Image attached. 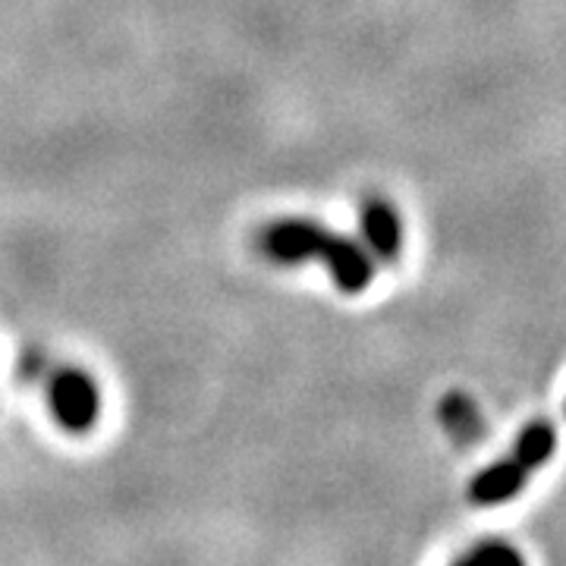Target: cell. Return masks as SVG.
Listing matches in <instances>:
<instances>
[{"mask_svg":"<svg viewBox=\"0 0 566 566\" xmlns=\"http://www.w3.org/2000/svg\"><path fill=\"white\" fill-rule=\"evenodd\" d=\"M557 453V428L545 419H535L528 422L516 441L513 450L488 463L482 472L472 475V482L465 488V497L469 504L475 506H501L516 501L526 485L532 482V475L542 469V465Z\"/></svg>","mask_w":566,"mask_h":566,"instance_id":"cell-2","label":"cell"},{"mask_svg":"<svg viewBox=\"0 0 566 566\" xmlns=\"http://www.w3.org/2000/svg\"><path fill=\"white\" fill-rule=\"evenodd\" d=\"M359 230L363 245L375 255V262H397L403 255L406 227L400 211L381 196H368L359 205Z\"/></svg>","mask_w":566,"mask_h":566,"instance_id":"cell-4","label":"cell"},{"mask_svg":"<svg viewBox=\"0 0 566 566\" xmlns=\"http://www.w3.org/2000/svg\"><path fill=\"white\" fill-rule=\"evenodd\" d=\"M460 566H523V554L510 542L501 538H485L479 545H472L465 554L457 557Z\"/></svg>","mask_w":566,"mask_h":566,"instance_id":"cell-6","label":"cell"},{"mask_svg":"<svg viewBox=\"0 0 566 566\" xmlns=\"http://www.w3.org/2000/svg\"><path fill=\"white\" fill-rule=\"evenodd\" d=\"M51 419L70 434H85L102 419V387L82 368H57L48 378Z\"/></svg>","mask_w":566,"mask_h":566,"instance_id":"cell-3","label":"cell"},{"mask_svg":"<svg viewBox=\"0 0 566 566\" xmlns=\"http://www.w3.org/2000/svg\"><path fill=\"white\" fill-rule=\"evenodd\" d=\"M438 419H441V428L460 447L482 444V438L488 434L482 409L463 390H450L444 400L438 403Z\"/></svg>","mask_w":566,"mask_h":566,"instance_id":"cell-5","label":"cell"},{"mask_svg":"<svg viewBox=\"0 0 566 566\" xmlns=\"http://www.w3.org/2000/svg\"><path fill=\"white\" fill-rule=\"evenodd\" d=\"M259 252L277 264H303L318 259L322 268L337 283L346 296H359L378 274L375 255L363 245V240L337 233L331 227L308 218H281L264 223L255 237Z\"/></svg>","mask_w":566,"mask_h":566,"instance_id":"cell-1","label":"cell"}]
</instances>
